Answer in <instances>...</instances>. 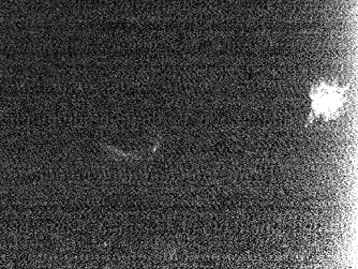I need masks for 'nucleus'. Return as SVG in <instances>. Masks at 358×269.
Listing matches in <instances>:
<instances>
[{
  "instance_id": "1",
  "label": "nucleus",
  "mask_w": 358,
  "mask_h": 269,
  "mask_svg": "<svg viewBox=\"0 0 358 269\" xmlns=\"http://www.w3.org/2000/svg\"><path fill=\"white\" fill-rule=\"evenodd\" d=\"M348 90L349 86L339 85L336 81H322L311 86V108L308 122H313L315 118H323L325 122L337 119L347 103Z\"/></svg>"
}]
</instances>
